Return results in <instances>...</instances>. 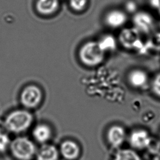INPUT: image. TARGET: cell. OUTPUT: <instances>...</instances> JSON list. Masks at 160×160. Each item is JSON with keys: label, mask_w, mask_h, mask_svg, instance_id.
<instances>
[{"label": "cell", "mask_w": 160, "mask_h": 160, "mask_svg": "<svg viewBox=\"0 0 160 160\" xmlns=\"http://www.w3.org/2000/svg\"><path fill=\"white\" fill-rule=\"evenodd\" d=\"M58 151L56 148L52 145H44L38 152V160H57Z\"/></svg>", "instance_id": "cell-12"}, {"label": "cell", "mask_w": 160, "mask_h": 160, "mask_svg": "<svg viewBox=\"0 0 160 160\" xmlns=\"http://www.w3.org/2000/svg\"><path fill=\"white\" fill-rule=\"evenodd\" d=\"M126 9L129 12H133L136 9V5L133 1H128L126 4Z\"/></svg>", "instance_id": "cell-20"}, {"label": "cell", "mask_w": 160, "mask_h": 160, "mask_svg": "<svg viewBox=\"0 0 160 160\" xmlns=\"http://www.w3.org/2000/svg\"><path fill=\"white\" fill-rule=\"evenodd\" d=\"M99 46L105 52L107 50H112L116 46V42L114 37L111 36H106L101 39V40L98 42Z\"/></svg>", "instance_id": "cell-16"}, {"label": "cell", "mask_w": 160, "mask_h": 160, "mask_svg": "<svg viewBox=\"0 0 160 160\" xmlns=\"http://www.w3.org/2000/svg\"><path fill=\"white\" fill-rule=\"evenodd\" d=\"M152 160H160V152H158L156 154Z\"/></svg>", "instance_id": "cell-22"}, {"label": "cell", "mask_w": 160, "mask_h": 160, "mask_svg": "<svg viewBox=\"0 0 160 160\" xmlns=\"http://www.w3.org/2000/svg\"><path fill=\"white\" fill-rule=\"evenodd\" d=\"M10 140L7 134L0 132V152L5 151L10 146Z\"/></svg>", "instance_id": "cell-17"}, {"label": "cell", "mask_w": 160, "mask_h": 160, "mask_svg": "<svg viewBox=\"0 0 160 160\" xmlns=\"http://www.w3.org/2000/svg\"><path fill=\"white\" fill-rule=\"evenodd\" d=\"M114 160H141V159L134 151L124 149L119 150L116 153Z\"/></svg>", "instance_id": "cell-15"}, {"label": "cell", "mask_w": 160, "mask_h": 160, "mask_svg": "<svg viewBox=\"0 0 160 160\" xmlns=\"http://www.w3.org/2000/svg\"><path fill=\"white\" fill-rule=\"evenodd\" d=\"M32 121L31 113L25 110H17L10 113L6 118L4 125L6 129L14 132H19L27 129Z\"/></svg>", "instance_id": "cell-1"}, {"label": "cell", "mask_w": 160, "mask_h": 160, "mask_svg": "<svg viewBox=\"0 0 160 160\" xmlns=\"http://www.w3.org/2000/svg\"><path fill=\"white\" fill-rule=\"evenodd\" d=\"M34 138L40 142H44L48 141L51 134L50 128L45 124H39L33 130Z\"/></svg>", "instance_id": "cell-14"}, {"label": "cell", "mask_w": 160, "mask_h": 160, "mask_svg": "<svg viewBox=\"0 0 160 160\" xmlns=\"http://www.w3.org/2000/svg\"><path fill=\"white\" fill-rule=\"evenodd\" d=\"M151 6L160 11V0H150Z\"/></svg>", "instance_id": "cell-21"}, {"label": "cell", "mask_w": 160, "mask_h": 160, "mask_svg": "<svg viewBox=\"0 0 160 160\" xmlns=\"http://www.w3.org/2000/svg\"><path fill=\"white\" fill-rule=\"evenodd\" d=\"M151 141L152 138L149 133L144 129L134 131L131 132L129 138L130 145L132 148L138 149L147 148Z\"/></svg>", "instance_id": "cell-5"}, {"label": "cell", "mask_w": 160, "mask_h": 160, "mask_svg": "<svg viewBox=\"0 0 160 160\" xmlns=\"http://www.w3.org/2000/svg\"><path fill=\"white\" fill-rule=\"evenodd\" d=\"M42 99V92L36 86L25 88L21 94V103L26 108H33L37 106Z\"/></svg>", "instance_id": "cell-4"}, {"label": "cell", "mask_w": 160, "mask_h": 160, "mask_svg": "<svg viewBox=\"0 0 160 160\" xmlns=\"http://www.w3.org/2000/svg\"><path fill=\"white\" fill-rule=\"evenodd\" d=\"M126 138V132L123 128L119 126H113L108 132V139L112 146L117 148L120 146Z\"/></svg>", "instance_id": "cell-8"}, {"label": "cell", "mask_w": 160, "mask_h": 160, "mask_svg": "<svg viewBox=\"0 0 160 160\" xmlns=\"http://www.w3.org/2000/svg\"><path fill=\"white\" fill-rule=\"evenodd\" d=\"M38 11L44 15L51 14L58 8V0H38L36 2Z\"/></svg>", "instance_id": "cell-11"}, {"label": "cell", "mask_w": 160, "mask_h": 160, "mask_svg": "<svg viewBox=\"0 0 160 160\" xmlns=\"http://www.w3.org/2000/svg\"><path fill=\"white\" fill-rule=\"evenodd\" d=\"M133 22L136 29L142 32H149L153 27V19L148 13L139 12L133 18Z\"/></svg>", "instance_id": "cell-7"}, {"label": "cell", "mask_w": 160, "mask_h": 160, "mask_svg": "<svg viewBox=\"0 0 160 160\" xmlns=\"http://www.w3.org/2000/svg\"><path fill=\"white\" fill-rule=\"evenodd\" d=\"M13 156L20 160H29L34 154L36 148L33 142L24 137L17 138L10 144Z\"/></svg>", "instance_id": "cell-3"}, {"label": "cell", "mask_w": 160, "mask_h": 160, "mask_svg": "<svg viewBox=\"0 0 160 160\" xmlns=\"http://www.w3.org/2000/svg\"><path fill=\"white\" fill-rule=\"evenodd\" d=\"M129 81L130 84L135 88H141L144 86L148 81L146 73L140 69H135L129 74Z\"/></svg>", "instance_id": "cell-13"}, {"label": "cell", "mask_w": 160, "mask_h": 160, "mask_svg": "<svg viewBox=\"0 0 160 160\" xmlns=\"http://www.w3.org/2000/svg\"><path fill=\"white\" fill-rule=\"evenodd\" d=\"M81 61L88 66H96L104 59V51L97 42L90 41L84 44L79 50Z\"/></svg>", "instance_id": "cell-2"}, {"label": "cell", "mask_w": 160, "mask_h": 160, "mask_svg": "<svg viewBox=\"0 0 160 160\" xmlns=\"http://www.w3.org/2000/svg\"><path fill=\"white\" fill-rule=\"evenodd\" d=\"M71 7L76 11L82 10L87 4V0H69Z\"/></svg>", "instance_id": "cell-18"}, {"label": "cell", "mask_w": 160, "mask_h": 160, "mask_svg": "<svg viewBox=\"0 0 160 160\" xmlns=\"http://www.w3.org/2000/svg\"><path fill=\"white\" fill-rule=\"evenodd\" d=\"M126 14L119 10L110 11L106 17L107 24L112 28H119L122 26L126 21Z\"/></svg>", "instance_id": "cell-10"}, {"label": "cell", "mask_w": 160, "mask_h": 160, "mask_svg": "<svg viewBox=\"0 0 160 160\" xmlns=\"http://www.w3.org/2000/svg\"><path fill=\"white\" fill-rule=\"evenodd\" d=\"M139 31L136 28L132 29H126L122 32L120 39L122 44L128 48L141 49L142 45L138 34Z\"/></svg>", "instance_id": "cell-6"}, {"label": "cell", "mask_w": 160, "mask_h": 160, "mask_svg": "<svg viewBox=\"0 0 160 160\" xmlns=\"http://www.w3.org/2000/svg\"><path fill=\"white\" fill-rule=\"evenodd\" d=\"M152 90L154 94L160 97V73L157 74L152 81Z\"/></svg>", "instance_id": "cell-19"}, {"label": "cell", "mask_w": 160, "mask_h": 160, "mask_svg": "<svg viewBox=\"0 0 160 160\" xmlns=\"http://www.w3.org/2000/svg\"><path fill=\"white\" fill-rule=\"evenodd\" d=\"M60 151L62 155L69 160L76 159L79 153L78 146L72 141H66L63 142L61 145Z\"/></svg>", "instance_id": "cell-9"}]
</instances>
